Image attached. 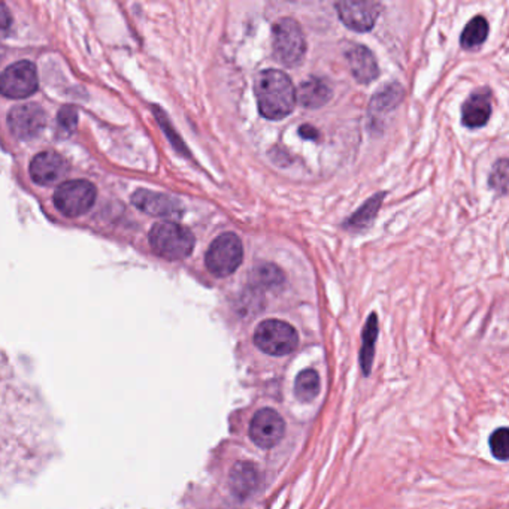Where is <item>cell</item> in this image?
<instances>
[{
	"label": "cell",
	"mask_w": 509,
	"mask_h": 509,
	"mask_svg": "<svg viewBox=\"0 0 509 509\" xmlns=\"http://www.w3.org/2000/svg\"><path fill=\"white\" fill-rule=\"evenodd\" d=\"M320 377L314 369H306L297 375L295 382V395L302 402H311L319 395Z\"/></svg>",
	"instance_id": "obj_21"
},
{
	"label": "cell",
	"mask_w": 509,
	"mask_h": 509,
	"mask_svg": "<svg viewBox=\"0 0 509 509\" xmlns=\"http://www.w3.org/2000/svg\"><path fill=\"white\" fill-rule=\"evenodd\" d=\"M378 338V319L377 315L371 314L363 330V344L360 351V363L363 369L364 375L371 373L372 368L373 355H375V342Z\"/></svg>",
	"instance_id": "obj_19"
},
{
	"label": "cell",
	"mask_w": 509,
	"mask_h": 509,
	"mask_svg": "<svg viewBox=\"0 0 509 509\" xmlns=\"http://www.w3.org/2000/svg\"><path fill=\"white\" fill-rule=\"evenodd\" d=\"M59 126L64 129V130H69L72 132L75 126H77V111L72 110L71 106L64 108V110L59 113Z\"/></svg>",
	"instance_id": "obj_25"
},
{
	"label": "cell",
	"mask_w": 509,
	"mask_h": 509,
	"mask_svg": "<svg viewBox=\"0 0 509 509\" xmlns=\"http://www.w3.org/2000/svg\"><path fill=\"white\" fill-rule=\"evenodd\" d=\"M332 99V90L321 78L311 77L305 79L296 91V100L308 110H317Z\"/></svg>",
	"instance_id": "obj_16"
},
{
	"label": "cell",
	"mask_w": 509,
	"mask_h": 509,
	"mask_svg": "<svg viewBox=\"0 0 509 509\" xmlns=\"http://www.w3.org/2000/svg\"><path fill=\"white\" fill-rule=\"evenodd\" d=\"M491 115V91L478 88L469 96L462 108V121L468 129H480L486 126Z\"/></svg>",
	"instance_id": "obj_13"
},
{
	"label": "cell",
	"mask_w": 509,
	"mask_h": 509,
	"mask_svg": "<svg viewBox=\"0 0 509 509\" xmlns=\"http://www.w3.org/2000/svg\"><path fill=\"white\" fill-rule=\"evenodd\" d=\"M68 173V163L54 151H44L32 160L30 177L39 186H51Z\"/></svg>",
	"instance_id": "obj_11"
},
{
	"label": "cell",
	"mask_w": 509,
	"mask_h": 509,
	"mask_svg": "<svg viewBox=\"0 0 509 509\" xmlns=\"http://www.w3.org/2000/svg\"><path fill=\"white\" fill-rule=\"evenodd\" d=\"M299 337L291 324L281 320H264L254 332V344L269 355H287L296 350Z\"/></svg>",
	"instance_id": "obj_5"
},
{
	"label": "cell",
	"mask_w": 509,
	"mask_h": 509,
	"mask_svg": "<svg viewBox=\"0 0 509 509\" xmlns=\"http://www.w3.org/2000/svg\"><path fill=\"white\" fill-rule=\"evenodd\" d=\"M272 48L275 59L287 68L302 63L306 54V39L296 20L281 19L273 24Z\"/></svg>",
	"instance_id": "obj_3"
},
{
	"label": "cell",
	"mask_w": 509,
	"mask_h": 509,
	"mask_svg": "<svg viewBox=\"0 0 509 509\" xmlns=\"http://www.w3.org/2000/svg\"><path fill=\"white\" fill-rule=\"evenodd\" d=\"M96 202V187L86 179L66 181L57 187L54 205L66 217H79L93 208Z\"/></svg>",
	"instance_id": "obj_6"
},
{
	"label": "cell",
	"mask_w": 509,
	"mask_h": 509,
	"mask_svg": "<svg viewBox=\"0 0 509 509\" xmlns=\"http://www.w3.org/2000/svg\"><path fill=\"white\" fill-rule=\"evenodd\" d=\"M133 204L153 217H181L182 206L177 199L162 193L139 190L133 195Z\"/></svg>",
	"instance_id": "obj_12"
},
{
	"label": "cell",
	"mask_w": 509,
	"mask_h": 509,
	"mask_svg": "<svg viewBox=\"0 0 509 509\" xmlns=\"http://www.w3.org/2000/svg\"><path fill=\"white\" fill-rule=\"evenodd\" d=\"M384 197H386L384 191L372 196L368 202H364V205L357 213H355L350 219L346 220V223H344V229H348V230H353V232H359V230L368 229L372 224L375 217H377Z\"/></svg>",
	"instance_id": "obj_17"
},
{
	"label": "cell",
	"mask_w": 509,
	"mask_h": 509,
	"mask_svg": "<svg viewBox=\"0 0 509 509\" xmlns=\"http://www.w3.org/2000/svg\"><path fill=\"white\" fill-rule=\"evenodd\" d=\"M402 99H404V88L395 82V84H388V86L384 87L378 91L377 95L373 96L371 108L378 114L390 113V111L395 110L396 106L399 105Z\"/></svg>",
	"instance_id": "obj_20"
},
{
	"label": "cell",
	"mask_w": 509,
	"mask_h": 509,
	"mask_svg": "<svg viewBox=\"0 0 509 509\" xmlns=\"http://www.w3.org/2000/svg\"><path fill=\"white\" fill-rule=\"evenodd\" d=\"M346 59H348L353 77L360 84H371L373 79H377L380 69H378L375 55H373L372 51L369 50L368 46H351L346 53Z\"/></svg>",
	"instance_id": "obj_14"
},
{
	"label": "cell",
	"mask_w": 509,
	"mask_h": 509,
	"mask_svg": "<svg viewBox=\"0 0 509 509\" xmlns=\"http://www.w3.org/2000/svg\"><path fill=\"white\" fill-rule=\"evenodd\" d=\"M38 72L28 60L11 64L0 75V95L10 99H26L38 90Z\"/></svg>",
	"instance_id": "obj_7"
},
{
	"label": "cell",
	"mask_w": 509,
	"mask_h": 509,
	"mask_svg": "<svg viewBox=\"0 0 509 509\" xmlns=\"http://www.w3.org/2000/svg\"><path fill=\"white\" fill-rule=\"evenodd\" d=\"M487 37H488V21L481 15H477L466 24L460 37V44L464 50H477L486 42Z\"/></svg>",
	"instance_id": "obj_18"
},
{
	"label": "cell",
	"mask_w": 509,
	"mask_h": 509,
	"mask_svg": "<svg viewBox=\"0 0 509 509\" xmlns=\"http://www.w3.org/2000/svg\"><path fill=\"white\" fill-rule=\"evenodd\" d=\"M255 99L262 117L268 120L286 119L296 105V90L290 77L278 69H266L254 81Z\"/></svg>",
	"instance_id": "obj_1"
},
{
	"label": "cell",
	"mask_w": 509,
	"mask_h": 509,
	"mask_svg": "<svg viewBox=\"0 0 509 509\" xmlns=\"http://www.w3.org/2000/svg\"><path fill=\"white\" fill-rule=\"evenodd\" d=\"M244 246L238 235L229 232L220 235L206 251V268L219 278L229 277L241 266Z\"/></svg>",
	"instance_id": "obj_4"
},
{
	"label": "cell",
	"mask_w": 509,
	"mask_h": 509,
	"mask_svg": "<svg viewBox=\"0 0 509 509\" xmlns=\"http://www.w3.org/2000/svg\"><path fill=\"white\" fill-rule=\"evenodd\" d=\"M299 135L300 138L308 139V141H317V139L320 138L319 130H317L315 128H313V126H310V124H304V126H300Z\"/></svg>",
	"instance_id": "obj_26"
},
{
	"label": "cell",
	"mask_w": 509,
	"mask_h": 509,
	"mask_svg": "<svg viewBox=\"0 0 509 509\" xmlns=\"http://www.w3.org/2000/svg\"><path fill=\"white\" fill-rule=\"evenodd\" d=\"M229 487L238 499H246L259 488V469L250 462H239L229 475Z\"/></svg>",
	"instance_id": "obj_15"
},
{
	"label": "cell",
	"mask_w": 509,
	"mask_h": 509,
	"mask_svg": "<svg viewBox=\"0 0 509 509\" xmlns=\"http://www.w3.org/2000/svg\"><path fill=\"white\" fill-rule=\"evenodd\" d=\"M337 10L342 23L355 32H369L381 14L378 2H339Z\"/></svg>",
	"instance_id": "obj_10"
},
{
	"label": "cell",
	"mask_w": 509,
	"mask_h": 509,
	"mask_svg": "<svg viewBox=\"0 0 509 509\" xmlns=\"http://www.w3.org/2000/svg\"><path fill=\"white\" fill-rule=\"evenodd\" d=\"M46 124V111L37 104L15 106L8 115V126L15 137L24 141L37 138Z\"/></svg>",
	"instance_id": "obj_9"
},
{
	"label": "cell",
	"mask_w": 509,
	"mask_h": 509,
	"mask_svg": "<svg viewBox=\"0 0 509 509\" xmlns=\"http://www.w3.org/2000/svg\"><path fill=\"white\" fill-rule=\"evenodd\" d=\"M11 23H13V17H11L8 6L0 4V30L10 28Z\"/></svg>",
	"instance_id": "obj_27"
},
{
	"label": "cell",
	"mask_w": 509,
	"mask_h": 509,
	"mask_svg": "<svg viewBox=\"0 0 509 509\" xmlns=\"http://www.w3.org/2000/svg\"><path fill=\"white\" fill-rule=\"evenodd\" d=\"M491 453L500 462H506L509 457V432L508 429H497L490 438Z\"/></svg>",
	"instance_id": "obj_23"
},
{
	"label": "cell",
	"mask_w": 509,
	"mask_h": 509,
	"mask_svg": "<svg viewBox=\"0 0 509 509\" xmlns=\"http://www.w3.org/2000/svg\"><path fill=\"white\" fill-rule=\"evenodd\" d=\"M251 281L255 286L263 287V288H275L281 287L284 282V273L281 269L272 263H262L255 266L251 275Z\"/></svg>",
	"instance_id": "obj_22"
},
{
	"label": "cell",
	"mask_w": 509,
	"mask_h": 509,
	"mask_svg": "<svg viewBox=\"0 0 509 509\" xmlns=\"http://www.w3.org/2000/svg\"><path fill=\"white\" fill-rule=\"evenodd\" d=\"M490 186L499 195H506L508 190V160L502 159L496 163L490 175Z\"/></svg>",
	"instance_id": "obj_24"
},
{
	"label": "cell",
	"mask_w": 509,
	"mask_h": 509,
	"mask_svg": "<svg viewBox=\"0 0 509 509\" xmlns=\"http://www.w3.org/2000/svg\"><path fill=\"white\" fill-rule=\"evenodd\" d=\"M150 246L155 254L168 260H182L195 248V237L175 221H160L150 232Z\"/></svg>",
	"instance_id": "obj_2"
},
{
	"label": "cell",
	"mask_w": 509,
	"mask_h": 509,
	"mask_svg": "<svg viewBox=\"0 0 509 509\" xmlns=\"http://www.w3.org/2000/svg\"><path fill=\"white\" fill-rule=\"evenodd\" d=\"M286 432V424L281 415L271 408L255 413L250 423V438L260 448H272L281 441Z\"/></svg>",
	"instance_id": "obj_8"
}]
</instances>
